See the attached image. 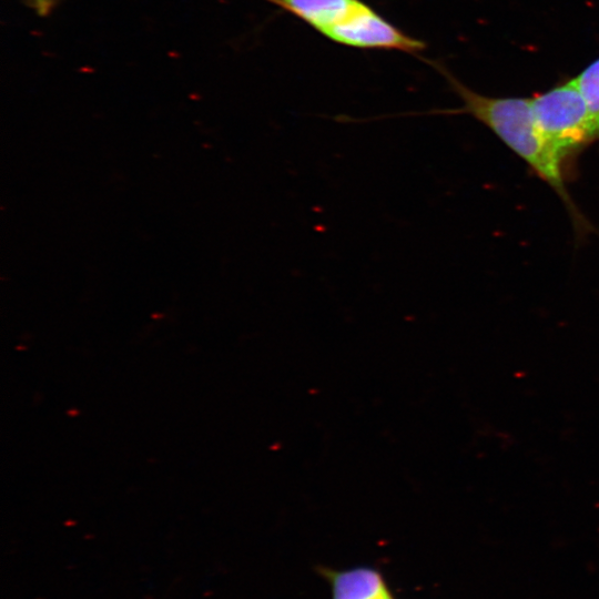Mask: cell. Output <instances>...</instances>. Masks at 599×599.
<instances>
[{
  "label": "cell",
  "mask_w": 599,
  "mask_h": 599,
  "mask_svg": "<svg viewBox=\"0 0 599 599\" xmlns=\"http://www.w3.org/2000/svg\"><path fill=\"white\" fill-rule=\"evenodd\" d=\"M323 35L338 44L358 49L398 50L417 54L426 48L424 41L398 29L366 2Z\"/></svg>",
  "instance_id": "cell-3"
},
{
  "label": "cell",
  "mask_w": 599,
  "mask_h": 599,
  "mask_svg": "<svg viewBox=\"0 0 599 599\" xmlns=\"http://www.w3.org/2000/svg\"><path fill=\"white\" fill-rule=\"evenodd\" d=\"M332 588V599H382L390 591L383 575L372 567L322 570Z\"/></svg>",
  "instance_id": "cell-4"
},
{
  "label": "cell",
  "mask_w": 599,
  "mask_h": 599,
  "mask_svg": "<svg viewBox=\"0 0 599 599\" xmlns=\"http://www.w3.org/2000/svg\"><path fill=\"white\" fill-rule=\"evenodd\" d=\"M463 101L458 110L443 113H466L487 126L506 146L524 160L531 171L560 197L578 232L589 223L578 210L566 186V166L539 132L531 110V100L519 97H488L475 92L446 69L434 63Z\"/></svg>",
  "instance_id": "cell-1"
},
{
  "label": "cell",
  "mask_w": 599,
  "mask_h": 599,
  "mask_svg": "<svg viewBox=\"0 0 599 599\" xmlns=\"http://www.w3.org/2000/svg\"><path fill=\"white\" fill-rule=\"evenodd\" d=\"M39 14H47L55 4L57 0H27Z\"/></svg>",
  "instance_id": "cell-7"
},
{
  "label": "cell",
  "mask_w": 599,
  "mask_h": 599,
  "mask_svg": "<svg viewBox=\"0 0 599 599\" xmlns=\"http://www.w3.org/2000/svg\"><path fill=\"white\" fill-rule=\"evenodd\" d=\"M303 20L322 34L343 21L362 0H265Z\"/></svg>",
  "instance_id": "cell-5"
},
{
  "label": "cell",
  "mask_w": 599,
  "mask_h": 599,
  "mask_svg": "<svg viewBox=\"0 0 599 599\" xmlns=\"http://www.w3.org/2000/svg\"><path fill=\"white\" fill-rule=\"evenodd\" d=\"M535 123L546 142L567 165L597 132L575 79L530 98Z\"/></svg>",
  "instance_id": "cell-2"
},
{
  "label": "cell",
  "mask_w": 599,
  "mask_h": 599,
  "mask_svg": "<svg viewBox=\"0 0 599 599\" xmlns=\"http://www.w3.org/2000/svg\"><path fill=\"white\" fill-rule=\"evenodd\" d=\"M573 79L586 102L599 140V58Z\"/></svg>",
  "instance_id": "cell-6"
},
{
  "label": "cell",
  "mask_w": 599,
  "mask_h": 599,
  "mask_svg": "<svg viewBox=\"0 0 599 599\" xmlns=\"http://www.w3.org/2000/svg\"><path fill=\"white\" fill-rule=\"evenodd\" d=\"M382 599H394V597H393L392 593H390V595H388V596H386V597H384V598H382Z\"/></svg>",
  "instance_id": "cell-8"
}]
</instances>
